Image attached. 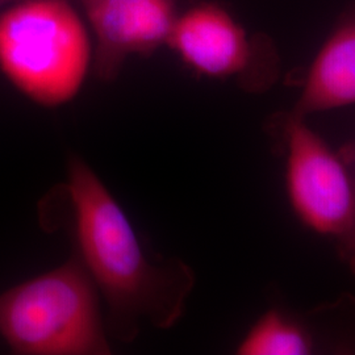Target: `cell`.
Masks as SVG:
<instances>
[{"mask_svg": "<svg viewBox=\"0 0 355 355\" xmlns=\"http://www.w3.org/2000/svg\"><path fill=\"white\" fill-rule=\"evenodd\" d=\"M268 132L283 159L292 214L315 234L340 240L355 223L350 162L308 124V117L292 111L274 116Z\"/></svg>", "mask_w": 355, "mask_h": 355, "instance_id": "277c9868", "label": "cell"}, {"mask_svg": "<svg viewBox=\"0 0 355 355\" xmlns=\"http://www.w3.org/2000/svg\"><path fill=\"white\" fill-rule=\"evenodd\" d=\"M96 38L95 74L112 82L130 55L167 45L177 21V0H89L83 4Z\"/></svg>", "mask_w": 355, "mask_h": 355, "instance_id": "8992f818", "label": "cell"}, {"mask_svg": "<svg viewBox=\"0 0 355 355\" xmlns=\"http://www.w3.org/2000/svg\"><path fill=\"white\" fill-rule=\"evenodd\" d=\"M17 1H20V0H0V8L1 7H4V6H11L13 3H17Z\"/></svg>", "mask_w": 355, "mask_h": 355, "instance_id": "30bf717a", "label": "cell"}, {"mask_svg": "<svg viewBox=\"0 0 355 355\" xmlns=\"http://www.w3.org/2000/svg\"><path fill=\"white\" fill-rule=\"evenodd\" d=\"M86 28L64 0H20L0 13V70L44 107L74 99L89 73Z\"/></svg>", "mask_w": 355, "mask_h": 355, "instance_id": "3957f363", "label": "cell"}, {"mask_svg": "<svg viewBox=\"0 0 355 355\" xmlns=\"http://www.w3.org/2000/svg\"><path fill=\"white\" fill-rule=\"evenodd\" d=\"M352 159H353V162H352V164H350V165H352V168H353V173H354V175H355V150H354V155H353V158H352Z\"/></svg>", "mask_w": 355, "mask_h": 355, "instance_id": "8fae6325", "label": "cell"}, {"mask_svg": "<svg viewBox=\"0 0 355 355\" xmlns=\"http://www.w3.org/2000/svg\"><path fill=\"white\" fill-rule=\"evenodd\" d=\"M167 45L198 76L233 80L246 92H265L279 79V55L271 40L249 35L215 3L178 15Z\"/></svg>", "mask_w": 355, "mask_h": 355, "instance_id": "5b68a950", "label": "cell"}, {"mask_svg": "<svg viewBox=\"0 0 355 355\" xmlns=\"http://www.w3.org/2000/svg\"><path fill=\"white\" fill-rule=\"evenodd\" d=\"M318 350L315 333L306 318L280 308H271L246 331L239 355H311Z\"/></svg>", "mask_w": 355, "mask_h": 355, "instance_id": "ba28073f", "label": "cell"}, {"mask_svg": "<svg viewBox=\"0 0 355 355\" xmlns=\"http://www.w3.org/2000/svg\"><path fill=\"white\" fill-rule=\"evenodd\" d=\"M338 243V252L341 254L343 261L349 267V270L353 272L355 277V223L353 227L347 230L346 234H343Z\"/></svg>", "mask_w": 355, "mask_h": 355, "instance_id": "9c48e42d", "label": "cell"}, {"mask_svg": "<svg viewBox=\"0 0 355 355\" xmlns=\"http://www.w3.org/2000/svg\"><path fill=\"white\" fill-rule=\"evenodd\" d=\"M76 255L107 304V330L132 343L141 322L170 329L184 315L195 275L182 259H153L102 179L79 155L67 161Z\"/></svg>", "mask_w": 355, "mask_h": 355, "instance_id": "6da1fadb", "label": "cell"}, {"mask_svg": "<svg viewBox=\"0 0 355 355\" xmlns=\"http://www.w3.org/2000/svg\"><path fill=\"white\" fill-rule=\"evenodd\" d=\"M80 1H82L83 4H86V3H87V1H89V0H80Z\"/></svg>", "mask_w": 355, "mask_h": 355, "instance_id": "7c38bea8", "label": "cell"}, {"mask_svg": "<svg viewBox=\"0 0 355 355\" xmlns=\"http://www.w3.org/2000/svg\"><path fill=\"white\" fill-rule=\"evenodd\" d=\"M355 105V7L343 13L309 66L292 112L311 114Z\"/></svg>", "mask_w": 355, "mask_h": 355, "instance_id": "52a82bcc", "label": "cell"}, {"mask_svg": "<svg viewBox=\"0 0 355 355\" xmlns=\"http://www.w3.org/2000/svg\"><path fill=\"white\" fill-rule=\"evenodd\" d=\"M0 334L16 354H111L98 288L76 254L0 295Z\"/></svg>", "mask_w": 355, "mask_h": 355, "instance_id": "7a4b0ae2", "label": "cell"}]
</instances>
